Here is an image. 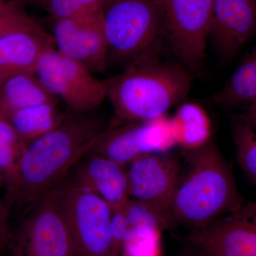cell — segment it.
Masks as SVG:
<instances>
[{"label":"cell","mask_w":256,"mask_h":256,"mask_svg":"<svg viewBox=\"0 0 256 256\" xmlns=\"http://www.w3.org/2000/svg\"><path fill=\"white\" fill-rule=\"evenodd\" d=\"M90 114L68 110L58 127L28 143L8 185L11 204L28 208L60 186L92 152L106 129Z\"/></svg>","instance_id":"1"},{"label":"cell","mask_w":256,"mask_h":256,"mask_svg":"<svg viewBox=\"0 0 256 256\" xmlns=\"http://www.w3.org/2000/svg\"><path fill=\"white\" fill-rule=\"evenodd\" d=\"M158 47L106 80L107 98L120 124L148 122L165 116L190 92L192 78L182 64L160 60Z\"/></svg>","instance_id":"2"},{"label":"cell","mask_w":256,"mask_h":256,"mask_svg":"<svg viewBox=\"0 0 256 256\" xmlns=\"http://www.w3.org/2000/svg\"><path fill=\"white\" fill-rule=\"evenodd\" d=\"M188 168L175 192L172 216L194 227L204 226L230 213L245 201L232 170L212 140L194 150L184 151Z\"/></svg>","instance_id":"3"},{"label":"cell","mask_w":256,"mask_h":256,"mask_svg":"<svg viewBox=\"0 0 256 256\" xmlns=\"http://www.w3.org/2000/svg\"><path fill=\"white\" fill-rule=\"evenodd\" d=\"M104 12L108 66L114 62L128 66L159 46L164 28L154 0H111Z\"/></svg>","instance_id":"4"},{"label":"cell","mask_w":256,"mask_h":256,"mask_svg":"<svg viewBox=\"0 0 256 256\" xmlns=\"http://www.w3.org/2000/svg\"><path fill=\"white\" fill-rule=\"evenodd\" d=\"M60 194L76 256H120L112 236V210L107 202L72 178L64 180Z\"/></svg>","instance_id":"5"},{"label":"cell","mask_w":256,"mask_h":256,"mask_svg":"<svg viewBox=\"0 0 256 256\" xmlns=\"http://www.w3.org/2000/svg\"><path fill=\"white\" fill-rule=\"evenodd\" d=\"M172 50L188 70H201L214 0H154Z\"/></svg>","instance_id":"6"},{"label":"cell","mask_w":256,"mask_h":256,"mask_svg":"<svg viewBox=\"0 0 256 256\" xmlns=\"http://www.w3.org/2000/svg\"><path fill=\"white\" fill-rule=\"evenodd\" d=\"M35 74L52 95L74 112H92L107 98L106 80L56 48L44 54Z\"/></svg>","instance_id":"7"},{"label":"cell","mask_w":256,"mask_h":256,"mask_svg":"<svg viewBox=\"0 0 256 256\" xmlns=\"http://www.w3.org/2000/svg\"><path fill=\"white\" fill-rule=\"evenodd\" d=\"M18 256H76L73 236L60 202V186L28 208Z\"/></svg>","instance_id":"8"},{"label":"cell","mask_w":256,"mask_h":256,"mask_svg":"<svg viewBox=\"0 0 256 256\" xmlns=\"http://www.w3.org/2000/svg\"><path fill=\"white\" fill-rule=\"evenodd\" d=\"M126 166L130 197L150 207L170 225L173 198L182 176L178 158L169 152L152 153Z\"/></svg>","instance_id":"9"},{"label":"cell","mask_w":256,"mask_h":256,"mask_svg":"<svg viewBox=\"0 0 256 256\" xmlns=\"http://www.w3.org/2000/svg\"><path fill=\"white\" fill-rule=\"evenodd\" d=\"M198 256H256V202L240 206L204 226L191 236Z\"/></svg>","instance_id":"10"},{"label":"cell","mask_w":256,"mask_h":256,"mask_svg":"<svg viewBox=\"0 0 256 256\" xmlns=\"http://www.w3.org/2000/svg\"><path fill=\"white\" fill-rule=\"evenodd\" d=\"M176 146L170 119L116 126L106 130L90 153L127 166L140 156L169 152Z\"/></svg>","instance_id":"11"},{"label":"cell","mask_w":256,"mask_h":256,"mask_svg":"<svg viewBox=\"0 0 256 256\" xmlns=\"http://www.w3.org/2000/svg\"><path fill=\"white\" fill-rule=\"evenodd\" d=\"M56 50L82 64L92 73L108 68V44L104 28V10L55 20Z\"/></svg>","instance_id":"12"},{"label":"cell","mask_w":256,"mask_h":256,"mask_svg":"<svg viewBox=\"0 0 256 256\" xmlns=\"http://www.w3.org/2000/svg\"><path fill=\"white\" fill-rule=\"evenodd\" d=\"M256 33V0H214L208 40L220 60H232Z\"/></svg>","instance_id":"13"},{"label":"cell","mask_w":256,"mask_h":256,"mask_svg":"<svg viewBox=\"0 0 256 256\" xmlns=\"http://www.w3.org/2000/svg\"><path fill=\"white\" fill-rule=\"evenodd\" d=\"M72 178L107 202L112 212L122 210L129 198L127 166L89 153L74 168Z\"/></svg>","instance_id":"14"},{"label":"cell","mask_w":256,"mask_h":256,"mask_svg":"<svg viewBox=\"0 0 256 256\" xmlns=\"http://www.w3.org/2000/svg\"><path fill=\"white\" fill-rule=\"evenodd\" d=\"M52 48H56L53 36L43 28L0 38V86L14 76L35 73L42 57Z\"/></svg>","instance_id":"15"},{"label":"cell","mask_w":256,"mask_h":256,"mask_svg":"<svg viewBox=\"0 0 256 256\" xmlns=\"http://www.w3.org/2000/svg\"><path fill=\"white\" fill-rule=\"evenodd\" d=\"M57 100L35 73L14 76L0 86V114L8 119L23 109Z\"/></svg>","instance_id":"16"},{"label":"cell","mask_w":256,"mask_h":256,"mask_svg":"<svg viewBox=\"0 0 256 256\" xmlns=\"http://www.w3.org/2000/svg\"><path fill=\"white\" fill-rule=\"evenodd\" d=\"M170 120L176 144L184 151L198 149L212 140L210 117L204 109L196 104H184Z\"/></svg>","instance_id":"17"},{"label":"cell","mask_w":256,"mask_h":256,"mask_svg":"<svg viewBox=\"0 0 256 256\" xmlns=\"http://www.w3.org/2000/svg\"><path fill=\"white\" fill-rule=\"evenodd\" d=\"M212 99L226 108L248 106L256 100V44Z\"/></svg>","instance_id":"18"},{"label":"cell","mask_w":256,"mask_h":256,"mask_svg":"<svg viewBox=\"0 0 256 256\" xmlns=\"http://www.w3.org/2000/svg\"><path fill=\"white\" fill-rule=\"evenodd\" d=\"M65 116L54 101L18 111L9 120L20 138L28 144L58 127Z\"/></svg>","instance_id":"19"},{"label":"cell","mask_w":256,"mask_h":256,"mask_svg":"<svg viewBox=\"0 0 256 256\" xmlns=\"http://www.w3.org/2000/svg\"><path fill=\"white\" fill-rule=\"evenodd\" d=\"M232 132L239 166L256 184V130L239 114L232 118Z\"/></svg>","instance_id":"20"},{"label":"cell","mask_w":256,"mask_h":256,"mask_svg":"<svg viewBox=\"0 0 256 256\" xmlns=\"http://www.w3.org/2000/svg\"><path fill=\"white\" fill-rule=\"evenodd\" d=\"M28 144L18 136L10 120L0 114V170L6 185L14 178Z\"/></svg>","instance_id":"21"},{"label":"cell","mask_w":256,"mask_h":256,"mask_svg":"<svg viewBox=\"0 0 256 256\" xmlns=\"http://www.w3.org/2000/svg\"><path fill=\"white\" fill-rule=\"evenodd\" d=\"M40 28V24L26 12L22 3L0 2V38Z\"/></svg>","instance_id":"22"},{"label":"cell","mask_w":256,"mask_h":256,"mask_svg":"<svg viewBox=\"0 0 256 256\" xmlns=\"http://www.w3.org/2000/svg\"><path fill=\"white\" fill-rule=\"evenodd\" d=\"M162 232L154 228L134 230L121 248L120 256H162Z\"/></svg>","instance_id":"23"},{"label":"cell","mask_w":256,"mask_h":256,"mask_svg":"<svg viewBox=\"0 0 256 256\" xmlns=\"http://www.w3.org/2000/svg\"><path fill=\"white\" fill-rule=\"evenodd\" d=\"M111 0H42L54 20L72 18L96 10H104Z\"/></svg>","instance_id":"24"},{"label":"cell","mask_w":256,"mask_h":256,"mask_svg":"<svg viewBox=\"0 0 256 256\" xmlns=\"http://www.w3.org/2000/svg\"><path fill=\"white\" fill-rule=\"evenodd\" d=\"M122 210L130 224L132 233L138 229L146 228H160L163 230L170 226L156 210L133 198H130Z\"/></svg>","instance_id":"25"},{"label":"cell","mask_w":256,"mask_h":256,"mask_svg":"<svg viewBox=\"0 0 256 256\" xmlns=\"http://www.w3.org/2000/svg\"><path fill=\"white\" fill-rule=\"evenodd\" d=\"M242 116L256 130V100L247 106L246 111Z\"/></svg>","instance_id":"26"},{"label":"cell","mask_w":256,"mask_h":256,"mask_svg":"<svg viewBox=\"0 0 256 256\" xmlns=\"http://www.w3.org/2000/svg\"><path fill=\"white\" fill-rule=\"evenodd\" d=\"M6 206L0 200V242L4 238L6 234Z\"/></svg>","instance_id":"27"},{"label":"cell","mask_w":256,"mask_h":256,"mask_svg":"<svg viewBox=\"0 0 256 256\" xmlns=\"http://www.w3.org/2000/svg\"><path fill=\"white\" fill-rule=\"evenodd\" d=\"M42 0H0V2H16L22 3V4H28V3H40L41 4Z\"/></svg>","instance_id":"28"}]
</instances>
